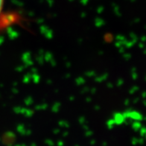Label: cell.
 I'll return each instance as SVG.
<instances>
[{
    "label": "cell",
    "instance_id": "1",
    "mask_svg": "<svg viewBox=\"0 0 146 146\" xmlns=\"http://www.w3.org/2000/svg\"><path fill=\"white\" fill-rule=\"evenodd\" d=\"M4 4H5V0H0V15L2 14V10L4 8Z\"/></svg>",
    "mask_w": 146,
    "mask_h": 146
}]
</instances>
